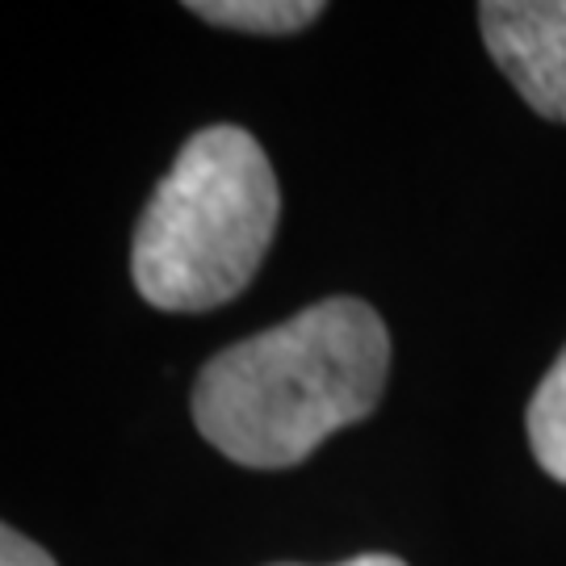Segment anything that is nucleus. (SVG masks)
<instances>
[{
    "mask_svg": "<svg viewBox=\"0 0 566 566\" xmlns=\"http://www.w3.org/2000/svg\"><path fill=\"white\" fill-rule=\"evenodd\" d=\"M386 374L382 315L361 298H324L214 353L193 382V424L231 462L282 470L306 462L332 432L361 424Z\"/></svg>",
    "mask_w": 566,
    "mask_h": 566,
    "instance_id": "f257e3e1",
    "label": "nucleus"
},
{
    "mask_svg": "<svg viewBox=\"0 0 566 566\" xmlns=\"http://www.w3.org/2000/svg\"><path fill=\"white\" fill-rule=\"evenodd\" d=\"M282 193L264 147L243 126H206L147 198L130 243L139 294L160 311H214L256 277Z\"/></svg>",
    "mask_w": 566,
    "mask_h": 566,
    "instance_id": "f03ea898",
    "label": "nucleus"
},
{
    "mask_svg": "<svg viewBox=\"0 0 566 566\" xmlns=\"http://www.w3.org/2000/svg\"><path fill=\"white\" fill-rule=\"evenodd\" d=\"M479 25L516 93L542 118L566 122V0H486Z\"/></svg>",
    "mask_w": 566,
    "mask_h": 566,
    "instance_id": "7ed1b4c3",
    "label": "nucleus"
},
{
    "mask_svg": "<svg viewBox=\"0 0 566 566\" xmlns=\"http://www.w3.org/2000/svg\"><path fill=\"white\" fill-rule=\"evenodd\" d=\"M189 13L243 34H294L315 18H324V4L319 0H193Z\"/></svg>",
    "mask_w": 566,
    "mask_h": 566,
    "instance_id": "20e7f679",
    "label": "nucleus"
},
{
    "mask_svg": "<svg viewBox=\"0 0 566 566\" xmlns=\"http://www.w3.org/2000/svg\"><path fill=\"white\" fill-rule=\"evenodd\" d=\"M525 428L542 470L549 479L566 483V348L558 353V361L549 365L542 386H537V395L528 403Z\"/></svg>",
    "mask_w": 566,
    "mask_h": 566,
    "instance_id": "39448f33",
    "label": "nucleus"
},
{
    "mask_svg": "<svg viewBox=\"0 0 566 566\" xmlns=\"http://www.w3.org/2000/svg\"><path fill=\"white\" fill-rule=\"evenodd\" d=\"M0 566H55V558L39 542H30L25 533L0 521Z\"/></svg>",
    "mask_w": 566,
    "mask_h": 566,
    "instance_id": "423d86ee",
    "label": "nucleus"
},
{
    "mask_svg": "<svg viewBox=\"0 0 566 566\" xmlns=\"http://www.w3.org/2000/svg\"><path fill=\"white\" fill-rule=\"evenodd\" d=\"M282 566H294V563H282ZM336 566H407V563L403 558H395V554H357V558L336 563Z\"/></svg>",
    "mask_w": 566,
    "mask_h": 566,
    "instance_id": "0eeeda50",
    "label": "nucleus"
}]
</instances>
